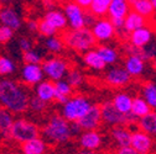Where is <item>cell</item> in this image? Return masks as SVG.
<instances>
[{
  "label": "cell",
  "mask_w": 156,
  "mask_h": 154,
  "mask_svg": "<svg viewBox=\"0 0 156 154\" xmlns=\"http://www.w3.org/2000/svg\"><path fill=\"white\" fill-rule=\"evenodd\" d=\"M82 59H83V63L87 67H89L90 69H93L95 72H102L107 67L105 62L102 59L99 53L97 52V49H94V48L83 52V58Z\"/></svg>",
  "instance_id": "ffe728a7"
},
{
  "label": "cell",
  "mask_w": 156,
  "mask_h": 154,
  "mask_svg": "<svg viewBox=\"0 0 156 154\" xmlns=\"http://www.w3.org/2000/svg\"><path fill=\"white\" fill-rule=\"evenodd\" d=\"M48 149L46 141L41 137H35L21 143V152L25 154H44Z\"/></svg>",
  "instance_id": "e0dca14e"
},
{
  "label": "cell",
  "mask_w": 156,
  "mask_h": 154,
  "mask_svg": "<svg viewBox=\"0 0 156 154\" xmlns=\"http://www.w3.org/2000/svg\"><path fill=\"white\" fill-rule=\"evenodd\" d=\"M23 59L25 63H35V64H41L42 62V55L34 51V49H29L26 52H23Z\"/></svg>",
  "instance_id": "ab89813d"
},
{
  "label": "cell",
  "mask_w": 156,
  "mask_h": 154,
  "mask_svg": "<svg viewBox=\"0 0 156 154\" xmlns=\"http://www.w3.org/2000/svg\"><path fill=\"white\" fill-rule=\"evenodd\" d=\"M26 26H27V30H29L30 32H37L38 21H36V20H29L27 24H26Z\"/></svg>",
  "instance_id": "7dc6e473"
},
{
  "label": "cell",
  "mask_w": 156,
  "mask_h": 154,
  "mask_svg": "<svg viewBox=\"0 0 156 154\" xmlns=\"http://www.w3.org/2000/svg\"><path fill=\"white\" fill-rule=\"evenodd\" d=\"M101 115L102 122L113 127V126H128L126 113H122L119 110H116L112 101L103 102L101 106Z\"/></svg>",
  "instance_id": "ba28073f"
},
{
  "label": "cell",
  "mask_w": 156,
  "mask_h": 154,
  "mask_svg": "<svg viewBox=\"0 0 156 154\" xmlns=\"http://www.w3.org/2000/svg\"><path fill=\"white\" fill-rule=\"evenodd\" d=\"M136 125L139 129L146 132L150 136H156V111L151 110L149 113L139 117Z\"/></svg>",
  "instance_id": "cb8c5ba5"
},
{
  "label": "cell",
  "mask_w": 156,
  "mask_h": 154,
  "mask_svg": "<svg viewBox=\"0 0 156 154\" xmlns=\"http://www.w3.org/2000/svg\"><path fill=\"white\" fill-rule=\"evenodd\" d=\"M15 69H16V65L10 57L0 55V75L8 76V75L12 74L15 72Z\"/></svg>",
  "instance_id": "836d02e7"
},
{
  "label": "cell",
  "mask_w": 156,
  "mask_h": 154,
  "mask_svg": "<svg viewBox=\"0 0 156 154\" xmlns=\"http://www.w3.org/2000/svg\"><path fill=\"white\" fill-rule=\"evenodd\" d=\"M150 2H151L152 6H154V10H155V12H156V0H150Z\"/></svg>",
  "instance_id": "816d5d0a"
},
{
  "label": "cell",
  "mask_w": 156,
  "mask_h": 154,
  "mask_svg": "<svg viewBox=\"0 0 156 154\" xmlns=\"http://www.w3.org/2000/svg\"><path fill=\"white\" fill-rule=\"evenodd\" d=\"M12 122H14L12 112L2 106L0 107V133L4 134V136H8V132Z\"/></svg>",
  "instance_id": "4dcf8cb0"
},
{
  "label": "cell",
  "mask_w": 156,
  "mask_h": 154,
  "mask_svg": "<svg viewBox=\"0 0 156 154\" xmlns=\"http://www.w3.org/2000/svg\"><path fill=\"white\" fill-rule=\"evenodd\" d=\"M110 21H112L114 28H118V27H123L124 26V18L116 17V18H110Z\"/></svg>",
  "instance_id": "f907efd6"
},
{
  "label": "cell",
  "mask_w": 156,
  "mask_h": 154,
  "mask_svg": "<svg viewBox=\"0 0 156 154\" xmlns=\"http://www.w3.org/2000/svg\"><path fill=\"white\" fill-rule=\"evenodd\" d=\"M37 32H40L41 36L44 37H50V36H53V35H57V30L51 26L45 18H42L41 21H38V28H37Z\"/></svg>",
  "instance_id": "74e56055"
},
{
  "label": "cell",
  "mask_w": 156,
  "mask_h": 154,
  "mask_svg": "<svg viewBox=\"0 0 156 154\" xmlns=\"http://www.w3.org/2000/svg\"><path fill=\"white\" fill-rule=\"evenodd\" d=\"M29 91L15 80H0V105L12 113H24L29 110Z\"/></svg>",
  "instance_id": "6da1fadb"
},
{
  "label": "cell",
  "mask_w": 156,
  "mask_h": 154,
  "mask_svg": "<svg viewBox=\"0 0 156 154\" xmlns=\"http://www.w3.org/2000/svg\"><path fill=\"white\" fill-rule=\"evenodd\" d=\"M116 153L119 154H136L134 148L131 146H125V147H119L118 150H116Z\"/></svg>",
  "instance_id": "bcb514c9"
},
{
  "label": "cell",
  "mask_w": 156,
  "mask_h": 154,
  "mask_svg": "<svg viewBox=\"0 0 156 154\" xmlns=\"http://www.w3.org/2000/svg\"><path fill=\"white\" fill-rule=\"evenodd\" d=\"M63 14L71 28H81L84 26V9L74 2H67L63 6Z\"/></svg>",
  "instance_id": "30bf717a"
},
{
  "label": "cell",
  "mask_w": 156,
  "mask_h": 154,
  "mask_svg": "<svg viewBox=\"0 0 156 154\" xmlns=\"http://www.w3.org/2000/svg\"><path fill=\"white\" fill-rule=\"evenodd\" d=\"M19 47L23 52H26L29 49H32V41L27 37H21L19 41Z\"/></svg>",
  "instance_id": "f6af8a7d"
},
{
  "label": "cell",
  "mask_w": 156,
  "mask_h": 154,
  "mask_svg": "<svg viewBox=\"0 0 156 154\" xmlns=\"http://www.w3.org/2000/svg\"><path fill=\"white\" fill-rule=\"evenodd\" d=\"M45 20L51 25L53 26L57 31H63L68 24H67V18L63 14V11H60L58 9H53V10H48L45 16H44Z\"/></svg>",
  "instance_id": "7402d4cb"
},
{
  "label": "cell",
  "mask_w": 156,
  "mask_h": 154,
  "mask_svg": "<svg viewBox=\"0 0 156 154\" xmlns=\"http://www.w3.org/2000/svg\"><path fill=\"white\" fill-rule=\"evenodd\" d=\"M129 31L123 26V27H118V28H115V36L119 38L120 41L123 42H126L128 41V38H129Z\"/></svg>",
  "instance_id": "ee69618b"
},
{
  "label": "cell",
  "mask_w": 156,
  "mask_h": 154,
  "mask_svg": "<svg viewBox=\"0 0 156 154\" xmlns=\"http://www.w3.org/2000/svg\"><path fill=\"white\" fill-rule=\"evenodd\" d=\"M62 40L65 46L76 51V52H86L88 49L95 48L97 41L89 27H81V28H71L69 31L63 32Z\"/></svg>",
  "instance_id": "3957f363"
},
{
  "label": "cell",
  "mask_w": 156,
  "mask_h": 154,
  "mask_svg": "<svg viewBox=\"0 0 156 154\" xmlns=\"http://www.w3.org/2000/svg\"><path fill=\"white\" fill-rule=\"evenodd\" d=\"M131 102L133 98L126 92H118L113 96L112 104L116 110H119L122 113H128L131 111Z\"/></svg>",
  "instance_id": "83f0119b"
},
{
  "label": "cell",
  "mask_w": 156,
  "mask_h": 154,
  "mask_svg": "<svg viewBox=\"0 0 156 154\" xmlns=\"http://www.w3.org/2000/svg\"><path fill=\"white\" fill-rule=\"evenodd\" d=\"M154 37V32L152 28L149 27L147 25H144L139 28H136L134 31H131L129 33V38H128V42H130L131 45L136 46V47H144L146 46Z\"/></svg>",
  "instance_id": "9a60e30c"
},
{
  "label": "cell",
  "mask_w": 156,
  "mask_h": 154,
  "mask_svg": "<svg viewBox=\"0 0 156 154\" xmlns=\"http://www.w3.org/2000/svg\"><path fill=\"white\" fill-rule=\"evenodd\" d=\"M41 134L44 136L45 141L52 144L67 143L72 138L69 131V121H67L62 115H53L44 126Z\"/></svg>",
  "instance_id": "7a4b0ae2"
},
{
  "label": "cell",
  "mask_w": 156,
  "mask_h": 154,
  "mask_svg": "<svg viewBox=\"0 0 156 154\" xmlns=\"http://www.w3.org/2000/svg\"><path fill=\"white\" fill-rule=\"evenodd\" d=\"M130 146L134 148L136 154H147L154 148L152 136L141 129H136L135 132H131Z\"/></svg>",
  "instance_id": "9c48e42d"
},
{
  "label": "cell",
  "mask_w": 156,
  "mask_h": 154,
  "mask_svg": "<svg viewBox=\"0 0 156 154\" xmlns=\"http://www.w3.org/2000/svg\"><path fill=\"white\" fill-rule=\"evenodd\" d=\"M73 2H74L77 5H80L82 9L88 10V9H89V6H90L92 0H73Z\"/></svg>",
  "instance_id": "c3c4849f"
},
{
  "label": "cell",
  "mask_w": 156,
  "mask_h": 154,
  "mask_svg": "<svg viewBox=\"0 0 156 154\" xmlns=\"http://www.w3.org/2000/svg\"><path fill=\"white\" fill-rule=\"evenodd\" d=\"M2 3H8V2H10V0H0Z\"/></svg>",
  "instance_id": "11a10c76"
},
{
  "label": "cell",
  "mask_w": 156,
  "mask_h": 154,
  "mask_svg": "<svg viewBox=\"0 0 156 154\" xmlns=\"http://www.w3.org/2000/svg\"><path fill=\"white\" fill-rule=\"evenodd\" d=\"M110 137L114 143L119 147L130 146L131 132L128 129V126H113L110 131Z\"/></svg>",
  "instance_id": "44dd1931"
},
{
  "label": "cell",
  "mask_w": 156,
  "mask_h": 154,
  "mask_svg": "<svg viewBox=\"0 0 156 154\" xmlns=\"http://www.w3.org/2000/svg\"><path fill=\"white\" fill-rule=\"evenodd\" d=\"M44 70L41 68V64L35 63H25V65L21 69V79L23 83L30 86H35L37 83L44 80Z\"/></svg>",
  "instance_id": "5bb4252c"
},
{
  "label": "cell",
  "mask_w": 156,
  "mask_h": 154,
  "mask_svg": "<svg viewBox=\"0 0 156 154\" xmlns=\"http://www.w3.org/2000/svg\"><path fill=\"white\" fill-rule=\"evenodd\" d=\"M14 36V30L0 24V45L8 43Z\"/></svg>",
  "instance_id": "60d3db41"
},
{
  "label": "cell",
  "mask_w": 156,
  "mask_h": 154,
  "mask_svg": "<svg viewBox=\"0 0 156 154\" xmlns=\"http://www.w3.org/2000/svg\"><path fill=\"white\" fill-rule=\"evenodd\" d=\"M78 141H80V146L83 148L84 152L90 153L97 152L102 147L103 137L97 129H86L82 131V133L78 136Z\"/></svg>",
  "instance_id": "8fae6325"
},
{
  "label": "cell",
  "mask_w": 156,
  "mask_h": 154,
  "mask_svg": "<svg viewBox=\"0 0 156 154\" xmlns=\"http://www.w3.org/2000/svg\"><path fill=\"white\" fill-rule=\"evenodd\" d=\"M55 2H60V3H65V2H68V0H55Z\"/></svg>",
  "instance_id": "db71d44e"
},
{
  "label": "cell",
  "mask_w": 156,
  "mask_h": 154,
  "mask_svg": "<svg viewBox=\"0 0 156 154\" xmlns=\"http://www.w3.org/2000/svg\"><path fill=\"white\" fill-rule=\"evenodd\" d=\"M141 58L145 62L156 59V41L151 40L146 46L141 47Z\"/></svg>",
  "instance_id": "d590c367"
},
{
  "label": "cell",
  "mask_w": 156,
  "mask_h": 154,
  "mask_svg": "<svg viewBox=\"0 0 156 154\" xmlns=\"http://www.w3.org/2000/svg\"><path fill=\"white\" fill-rule=\"evenodd\" d=\"M35 95L45 102L53 101L55 98V82L52 80H41L35 85Z\"/></svg>",
  "instance_id": "ac0fdd59"
},
{
  "label": "cell",
  "mask_w": 156,
  "mask_h": 154,
  "mask_svg": "<svg viewBox=\"0 0 156 154\" xmlns=\"http://www.w3.org/2000/svg\"><path fill=\"white\" fill-rule=\"evenodd\" d=\"M2 8H3V3H2V2H0V9H2Z\"/></svg>",
  "instance_id": "9f6ffc18"
},
{
  "label": "cell",
  "mask_w": 156,
  "mask_h": 154,
  "mask_svg": "<svg viewBox=\"0 0 156 154\" xmlns=\"http://www.w3.org/2000/svg\"><path fill=\"white\" fill-rule=\"evenodd\" d=\"M41 134V129L36 123L25 120V119H19V120H14L8 136L17 142V143H23L27 139L35 138V137H40Z\"/></svg>",
  "instance_id": "277c9868"
},
{
  "label": "cell",
  "mask_w": 156,
  "mask_h": 154,
  "mask_svg": "<svg viewBox=\"0 0 156 154\" xmlns=\"http://www.w3.org/2000/svg\"><path fill=\"white\" fill-rule=\"evenodd\" d=\"M92 102L83 95H71L69 99L63 104L61 115L69 122L78 121L89 110Z\"/></svg>",
  "instance_id": "5b68a950"
},
{
  "label": "cell",
  "mask_w": 156,
  "mask_h": 154,
  "mask_svg": "<svg viewBox=\"0 0 156 154\" xmlns=\"http://www.w3.org/2000/svg\"><path fill=\"white\" fill-rule=\"evenodd\" d=\"M146 24H147L146 18L144 16H141L140 14H138L136 11H134V10H130L126 14V16L124 17V27L129 32L139 28V27H141V26H144Z\"/></svg>",
  "instance_id": "4316f807"
},
{
  "label": "cell",
  "mask_w": 156,
  "mask_h": 154,
  "mask_svg": "<svg viewBox=\"0 0 156 154\" xmlns=\"http://www.w3.org/2000/svg\"><path fill=\"white\" fill-rule=\"evenodd\" d=\"M141 96L149 104L151 110L156 111V83L146 82L141 85Z\"/></svg>",
  "instance_id": "f1b7e54d"
},
{
  "label": "cell",
  "mask_w": 156,
  "mask_h": 154,
  "mask_svg": "<svg viewBox=\"0 0 156 154\" xmlns=\"http://www.w3.org/2000/svg\"><path fill=\"white\" fill-rule=\"evenodd\" d=\"M130 10H131L130 5L126 0H112V3L108 8L107 16L109 18H116V17L124 18Z\"/></svg>",
  "instance_id": "d4e9b609"
},
{
  "label": "cell",
  "mask_w": 156,
  "mask_h": 154,
  "mask_svg": "<svg viewBox=\"0 0 156 154\" xmlns=\"http://www.w3.org/2000/svg\"><path fill=\"white\" fill-rule=\"evenodd\" d=\"M152 62V69L156 72V59H154V61H151Z\"/></svg>",
  "instance_id": "f5cc1de1"
},
{
  "label": "cell",
  "mask_w": 156,
  "mask_h": 154,
  "mask_svg": "<svg viewBox=\"0 0 156 154\" xmlns=\"http://www.w3.org/2000/svg\"><path fill=\"white\" fill-rule=\"evenodd\" d=\"M110 3L112 0H92L88 10H90L97 17H104L108 15V8Z\"/></svg>",
  "instance_id": "d6a6232c"
},
{
  "label": "cell",
  "mask_w": 156,
  "mask_h": 154,
  "mask_svg": "<svg viewBox=\"0 0 156 154\" xmlns=\"http://www.w3.org/2000/svg\"><path fill=\"white\" fill-rule=\"evenodd\" d=\"M97 52L99 53L102 59L105 62V64H115L119 62V52L115 47L109 46L107 43H101L97 47Z\"/></svg>",
  "instance_id": "484cf974"
},
{
  "label": "cell",
  "mask_w": 156,
  "mask_h": 154,
  "mask_svg": "<svg viewBox=\"0 0 156 154\" xmlns=\"http://www.w3.org/2000/svg\"><path fill=\"white\" fill-rule=\"evenodd\" d=\"M69 131H71V137L74 138V137L80 136L83 129H82V127L80 126V123H78L77 121H72V122H69Z\"/></svg>",
  "instance_id": "7bdbcfd3"
},
{
  "label": "cell",
  "mask_w": 156,
  "mask_h": 154,
  "mask_svg": "<svg viewBox=\"0 0 156 154\" xmlns=\"http://www.w3.org/2000/svg\"><path fill=\"white\" fill-rule=\"evenodd\" d=\"M55 91L60 92L62 95H66V96H68V98H69V96L72 95V92H73V88L68 84L67 80L60 79V80L55 82Z\"/></svg>",
  "instance_id": "f35d334b"
},
{
  "label": "cell",
  "mask_w": 156,
  "mask_h": 154,
  "mask_svg": "<svg viewBox=\"0 0 156 154\" xmlns=\"http://www.w3.org/2000/svg\"><path fill=\"white\" fill-rule=\"evenodd\" d=\"M90 31L95 38L97 43L110 42L115 37V28L110 21V18H108L107 16L97 18V21L90 27Z\"/></svg>",
  "instance_id": "52a82bcc"
},
{
  "label": "cell",
  "mask_w": 156,
  "mask_h": 154,
  "mask_svg": "<svg viewBox=\"0 0 156 154\" xmlns=\"http://www.w3.org/2000/svg\"><path fill=\"white\" fill-rule=\"evenodd\" d=\"M126 2L129 3L131 10H134L138 14H140L141 16H144L146 20L154 17L155 10H154V6L150 0H126Z\"/></svg>",
  "instance_id": "603a6c76"
},
{
  "label": "cell",
  "mask_w": 156,
  "mask_h": 154,
  "mask_svg": "<svg viewBox=\"0 0 156 154\" xmlns=\"http://www.w3.org/2000/svg\"><path fill=\"white\" fill-rule=\"evenodd\" d=\"M150 111H151V107L143 99V96H135V98H133L131 113H134L136 117H141V116H144V115L149 113Z\"/></svg>",
  "instance_id": "f546056e"
},
{
  "label": "cell",
  "mask_w": 156,
  "mask_h": 154,
  "mask_svg": "<svg viewBox=\"0 0 156 154\" xmlns=\"http://www.w3.org/2000/svg\"><path fill=\"white\" fill-rule=\"evenodd\" d=\"M124 68L131 76H140L145 73V61L138 55H126L124 61Z\"/></svg>",
  "instance_id": "d6986e66"
},
{
  "label": "cell",
  "mask_w": 156,
  "mask_h": 154,
  "mask_svg": "<svg viewBox=\"0 0 156 154\" xmlns=\"http://www.w3.org/2000/svg\"><path fill=\"white\" fill-rule=\"evenodd\" d=\"M66 76H67V82H68V84H69L73 89H74V88H80V86L82 85L83 80H84L82 73L78 70V69H76V68L68 69Z\"/></svg>",
  "instance_id": "e575fe53"
},
{
  "label": "cell",
  "mask_w": 156,
  "mask_h": 154,
  "mask_svg": "<svg viewBox=\"0 0 156 154\" xmlns=\"http://www.w3.org/2000/svg\"><path fill=\"white\" fill-rule=\"evenodd\" d=\"M0 24L16 31L21 27L23 20H21L20 15L16 12V10H14L10 6H5V8L0 9Z\"/></svg>",
  "instance_id": "2e32d148"
},
{
  "label": "cell",
  "mask_w": 156,
  "mask_h": 154,
  "mask_svg": "<svg viewBox=\"0 0 156 154\" xmlns=\"http://www.w3.org/2000/svg\"><path fill=\"white\" fill-rule=\"evenodd\" d=\"M42 4H44V6L47 11L56 9V2L55 0H42Z\"/></svg>",
  "instance_id": "681fc988"
},
{
  "label": "cell",
  "mask_w": 156,
  "mask_h": 154,
  "mask_svg": "<svg viewBox=\"0 0 156 154\" xmlns=\"http://www.w3.org/2000/svg\"><path fill=\"white\" fill-rule=\"evenodd\" d=\"M41 68L44 70V74L50 80L57 82L66 76L69 69V64L61 57H52V58L41 62Z\"/></svg>",
  "instance_id": "8992f818"
},
{
  "label": "cell",
  "mask_w": 156,
  "mask_h": 154,
  "mask_svg": "<svg viewBox=\"0 0 156 154\" xmlns=\"http://www.w3.org/2000/svg\"><path fill=\"white\" fill-rule=\"evenodd\" d=\"M46 107H47V102H45L40 98H37L36 95L30 96V99H29V110H31L35 113H41V112H44L46 110Z\"/></svg>",
  "instance_id": "8d00e7d4"
},
{
  "label": "cell",
  "mask_w": 156,
  "mask_h": 154,
  "mask_svg": "<svg viewBox=\"0 0 156 154\" xmlns=\"http://www.w3.org/2000/svg\"><path fill=\"white\" fill-rule=\"evenodd\" d=\"M97 17L90 10H84V26L86 27H92L93 26V24L97 21Z\"/></svg>",
  "instance_id": "b9f144b4"
},
{
  "label": "cell",
  "mask_w": 156,
  "mask_h": 154,
  "mask_svg": "<svg viewBox=\"0 0 156 154\" xmlns=\"http://www.w3.org/2000/svg\"><path fill=\"white\" fill-rule=\"evenodd\" d=\"M82 127L83 131L86 129H98L102 125V115L99 105H93L89 107V110L83 115V116L77 121Z\"/></svg>",
  "instance_id": "4fadbf2b"
},
{
  "label": "cell",
  "mask_w": 156,
  "mask_h": 154,
  "mask_svg": "<svg viewBox=\"0 0 156 154\" xmlns=\"http://www.w3.org/2000/svg\"><path fill=\"white\" fill-rule=\"evenodd\" d=\"M131 78L133 76L126 72L124 67L116 65L107 72L104 80L108 85L113 88H123V86H126L131 82Z\"/></svg>",
  "instance_id": "7c38bea8"
},
{
  "label": "cell",
  "mask_w": 156,
  "mask_h": 154,
  "mask_svg": "<svg viewBox=\"0 0 156 154\" xmlns=\"http://www.w3.org/2000/svg\"><path fill=\"white\" fill-rule=\"evenodd\" d=\"M46 38L47 40L45 41V47L48 52H51L53 54H58V53H61L63 51L65 43H63L62 37L53 35V36H50V37H46Z\"/></svg>",
  "instance_id": "1f68e13d"
}]
</instances>
